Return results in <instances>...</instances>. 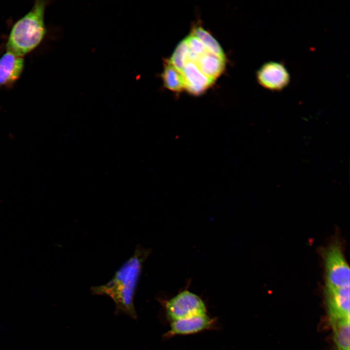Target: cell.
I'll return each mask as SVG.
<instances>
[{
  "instance_id": "4fadbf2b",
  "label": "cell",
  "mask_w": 350,
  "mask_h": 350,
  "mask_svg": "<svg viewBox=\"0 0 350 350\" xmlns=\"http://www.w3.org/2000/svg\"><path fill=\"white\" fill-rule=\"evenodd\" d=\"M191 34L203 44L207 52L221 58H225L224 52L217 41L210 34L200 26L193 28Z\"/></svg>"
},
{
  "instance_id": "3957f363",
  "label": "cell",
  "mask_w": 350,
  "mask_h": 350,
  "mask_svg": "<svg viewBox=\"0 0 350 350\" xmlns=\"http://www.w3.org/2000/svg\"><path fill=\"white\" fill-rule=\"evenodd\" d=\"M167 315L172 321L206 315V306L197 295L185 290L165 303Z\"/></svg>"
},
{
  "instance_id": "5bb4252c",
  "label": "cell",
  "mask_w": 350,
  "mask_h": 350,
  "mask_svg": "<svg viewBox=\"0 0 350 350\" xmlns=\"http://www.w3.org/2000/svg\"><path fill=\"white\" fill-rule=\"evenodd\" d=\"M190 49L185 39L176 47L169 62L180 72L188 62Z\"/></svg>"
},
{
  "instance_id": "7a4b0ae2",
  "label": "cell",
  "mask_w": 350,
  "mask_h": 350,
  "mask_svg": "<svg viewBox=\"0 0 350 350\" xmlns=\"http://www.w3.org/2000/svg\"><path fill=\"white\" fill-rule=\"evenodd\" d=\"M49 2L35 1L30 10L13 25L6 42V51L24 57L41 43L47 32L44 15Z\"/></svg>"
},
{
  "instance_id": "8fae6325",
  "label": "cell",
  "mask_w": 350,
  "mask_h": 350,
  "mask_svg": "<svg viewBox=\"0 0 350 350\" xmlns=\"http://www.w3.org/2000/svg\"><path fill=\"white\" fill-rule=\"evenodd\" d=\"M337 350H350V318L331 321Z\"/></svg>"
},
{
  "instance_id": "5b68a950",
  "label": "cell",
  "mask_w": 350,
  "mask_h": 350,
  "mask_svg": "<svg viewBox=\"0 0 350 350\" xmlns=\"http://www.w3.org/2000/svg\"><path fill=\"white\" fill-rule=\"evenodd\" d=\"M257 80L264 88L272 91H280L289 84L290 74L280 62L270 61L264 63L256 73Z\"/></svg>"
},
{
  "instance_id": "277c9868",
  "label": "cell",
  "mask_w": 350,
  "mask_h": 350,
  "mask_svg": "<svg viewBox=\"0 0 350 350\" xmlns=\"http://www.w3.org/2000/svg\"><path fill=\"white\" fill-rule=\"evenodd\" d=\"M327 290L350 286V268L337 245H332L325 255Z\"/></svg>"
},
{
  "instance_id": "30bf717a",
  "label": "cell",
  "mask_w": 350,
  "mask_h": 350,
  "mask_svg": "<svg viewBox=\"0 0 350 350\" xmlns=\"http://www.w3.org/2000/svg\"><path fill=\"white\" fill-rule=\"evenodd\" d=\"M194 64L204 75L214 81L225 69V58L207 52L199 56Z\"/></svg>"
},
{
  "instance_id": "8992f818",
  "label": "cell",
  "mask_w": 350,
  "mask_h": 350,
  "mask_svg": "<svg viewBox=\"0 0 350 350\" xmlns=\"http://www.w3.org/2000/svg\"><path fill=\"white\" fill-rule=\"evenodd\" d=\"M24 67L23 57L6 51L0 57V89L12 88L20 77Z\"/></svg>"
},
{
  "instance_id": "9a60e30c",
  "label": "cell",
  "mask_w": 350,
  "mask_h": 350,
  "mask_svg": "<svg viewBox=\"0 0 350 350\" xmlns=\"http://www.w3.org/2000/svg\"><path fill=\"white\" fill-rule=\"evenodd\" d=\"M185 40L190 50L198 55L200 56L207 52L202 42L192 34L188 35Z\"/></svg>"
},
{
  "instance_id": "6da1fadb",
  "label": "cell",
  "mask_w": 350,
  "mask_h": 350,
  "mask_svg": "<svg viewBox=\"0 0 350 350\" xmlns=\"http://www.w3.org/2000/svg\"><path fill=\"white\" fill-rule=\"evenodd\" d=\"M151 249L137 245L133 255L117 271L113 278L105 285L93 287L94 294L109 296L116 304L118 311L136 317L133 296L144 262Z\"/></svg>"
},
{
  "instance_id": "9c48e42d",
  "label": "cell",
  "mask_w": 350,
  "mask_h": 350,
  "mask_svg": "<svg viewBox=\"0 0 350 350\" xmlns=\"http://www.w3.org/2000/svg\"><path fill=\"white\" fill-rule=\"evenodd\" d=\"M181 73L184 88L194 95L203 93L214 82L204 75L192 62H187Z\"/></svg>"
},
{
  "instance_id": "7c38bea8",
  "label": "cell",
  "mask_w": 350,
  "mask_h": 350,
  "mask_svg": "<svg viewBox=\"0 0 350 350\" xmlns=\"http://www.w3.org/2000/svg\"><path fill=\"white\" fill-rule=\"evenodd\" d=\"M163 85L165 88L175 92H180L184 88L182 73L169 62L164 65L162 73Z\"/></svg>"
},
{
  "instance_id": "52a82bcc",
  "label": "cell",
  "mask_w": 350,
  "mask_h": 350,
  "mask_svg": "<svg viewBox=\"0 0 350 350\" xmlns=\"http://www.w3.org/2000/svg\"><path fill=\"white\" fill-rule=\"evenodd\" d=\"M330 320L350 318V286L326 290Z\"/></svg>"
},
{
  "instance_id": "ba28073f",
  "label": "cell",
  "mask_w": 350,
  "mask_h": 350,
  "mask_svg": "<svg viewBox=\"0 0 350 350\" xmlns=\"http://www.w3.org/2000/svg\"><path fill=\"white\" fill-rule=\"evenodd\" d=\"M213 322V320L207 315L172 321L167 335L171 336L196 333L210 328Z\"/></svg>"
}]
</instances>
